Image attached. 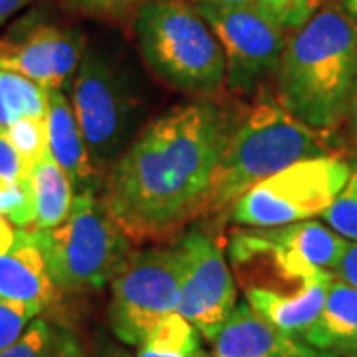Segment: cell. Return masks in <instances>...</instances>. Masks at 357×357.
Here are the masks:
<instances>
[{
  "instance_id": "obj_22",
  "label": "cell",
  "mask_w": 357,
  "mask_h": 357,
  "mask_svg": "<svg viewBox=\"0 0 357 357\" xmlns=\"http://www.w3.org/2000/svg\"><path fill=\"white\" fill-rule=\"evenodd\" d=\"M321 218L337 234L357 243V161L349 165V177L344 189L321 213Z\"/></svg>"
},
{
  "instance_id": "obj_21",
  "label": "cell",
  "mask_w": 357,
  "mask_h": 357,
  "mask_svg": "<svg viewBox=\"0 0 357 357\" xmlns=\"http://www.w3.org/2000/svg\"><path fill=\"white\" fill-rule=\"evenodd\" d=\"M6 133L18 155L22 157L28 171H32V167L36 165L44 155L50 153L46 117H22L14 121L13 126L6 129Z\"/></svg>"
},
{
  "instance_id": "obj_20",
  "label": "cell",
  "mask_w": 357,
  "mask_h": 357,
  "mask_svg": "<svg viewBox=\"0 0 357 357\" xmlns=\"http://www.w3.org/2000/svg\"><path fill=\"white\" fill-rule=\"evenodd\" d=\"M199 349V332L189 319L173 312L161 319L139 344L137 357H192Z\"/></svg>"
},
{
  "instance_id": "obj_31",
  "label": "cell",
  "mask_w": 357,
  "mask_h": 357,
  "mask_svg": "<svg viewBox=\"0 0 357 357\" xmlns=\"http://www.w3.org/2000/svg\"><path fill=\"white\" fill-rule=\"evenodd\" d=\"M32 2L36 0H0V24L6 22L16 13H20L22 8L30 6Z\"/></svg>"
},
{
  "instance_id": "obj_16",
  "label": "cell",
  "mask_w": 357,
  "mask_h": 357,
  "mask_svg": "<svg viewBox=\"0 0 357 357\" xmlns=\"http://www.w3.org/2000/svg\"><path fill=\"white\" fill-rule=\"evenodd\" d=\"M278 244L288 262L304 276H316L319 272H333L349 246L347 238L318 220H300L264 229Z\"/></svg>"
},
{
  "instance_id": "obj_17",
  "label": "cell",
  "mask_w": 357,
  "mask_h": 357,
  "mask_svg": "<svg viewBox=\"0 0 357 357\" xmlns=\"http://www.w3.org/2000/svg\"><path fill=\"white\" fill-rule=\"evenodd\" d=\"M304 342L340 357L357 351V288L333 278L324 310L304 333Z\"/></svg>"
},
{
  "instance_id": "obj_34",
  "label": "cell",
  "mask_w": 357,
  "mask_h": 357,
  "mask_svg": "<svg viewBox=\"0 0 357 357\" xmlns=\"http://www.w3.org/2000/svg\"><path fill=\"white\" fill-rule=\"evenodd\" d=\"M349 117H351V128H354V133H356V139H357V82H356V89H354V98H351Z\"/></svg>"
},
{
  "instance_id": "obj_28",
  "label": "cell",
  "mask_w": 357,
  "mask_h": 357,
  "mask_svg": "<svg viewBox=\"0 0 357 357\" xmlns=\"http://www.w3.org/2000/svg\"><path fill=\"white\" fill-rule=\"evenodd\" d=\"M56 357H129L123 349L115 347L112 344H102L98 347H86L79 344L74 335L60 333L58 340V354Z\"/></svg>"
},
{
  "instance_id": "obj_3",
  "label": "cell",
  "mask_w": 357,
  "mask_h": 357,
  "mask_svg": "<svg viewBox=\"0 0 357 357\" xmlns=\"http://www.w3.org/2000/svg\"><path fill=\"white\" fill-rule=\"evenodd\" d=\"M328 153L318 131L296 119L272 96H262L243 119H236L220 155L204 215L225 217L244 192L298 161Z\"/></svg>"
},
{
  "instance_id": "obj_14",
  "label": "cell",
  "mask_w": 357,
  "mask_h": 357,
  "mask_svg": "<svg viewBox=\"0 0 357 357\" xmlns=\"http://www.w3.org/2000/svg\"><path fill=\"white\" fill-rule=\"evenodd\" d=\"M333 278V272H321L292 292L278 294L250 288L244 290V296L250 307L266 319L268 324H272L284 333L304 340V333L312 328V324L324 310L326 296Z\"/></svg>"
},
{
  "instance_id": "obj_24",
  "label": "cell",
  "mask_w": 357,
  "mask_h": 357,
  "mask_svg": "<svg viewBox=\"0 0 357 357\" xmlns=\"http://www.w3.org/2000/svg\"><path fill=\"white\" fill-rule=\"evenodd\" d=\"M60 333L52 330L44 319L36 318L10 347L0 351V357H56Z\"/></svg>"
},
{
  "instance_id": "obj_26",
  "label": "cell",
  "mask_w": 357,
  "mask_h": 357,
  "mask_svg": "<svg viewBox=\"0 0 357 357\" xmlns=\"http://www.w3.org/2000/svg\"><path fill=\"white\" fill-rule=\"evenodd\" d=\"M147 0H66V4L77 14L98 20H128L135 18V14Z\"/></svg>"
},
{
  "instance_id": "obj_18",
  "label": "cell",
  "mask_w": 357,
  "mask_h": 357,
  "mask_svg": "<svg viewBox=\"0 0 357 357\" xmlns=\"http://www.w3.org/2000/svg\"><path fill=\"white\" fill-rule=\"evenodd\" d=\"M36 218L32 230H48L64 222L74 203V187L66 171L50 153L44 155L30 171Z\"/></svg>"
},
{
  "instance_id": "obj_5",
  "label": "cell",
  "mask_w": 357,
  "mask_h": 357,
  "mask_svg": "<svg viewBox=\"0 0 357 357\" xmlns=\"http://www.w3.org/2000/svg\"><path fill=\"white\" fill-rule=\"evenodd\" d=\"M72 107L96 169L114 167L139 133L143 86L112 48H86L72 84Z\"/></svg>"
},
{
  "instance_id": "obj_4",
  "label": "cell",
  "mask_w": 357,
  "mask_h": 357,
  "mask_svg": "<svg viewBox=\"0 0 357 357\" xmlns=\"http://www.w3.org/2000/svg\"><path fill=\"white\" fill-rule=\"evenodd\" d=\"M145 64L187 96H213L227 79V58L213 28L183 0H147L133 18Z\"/></svg>"
},
{
  "instance_id": "obj_19",
  "label": "cell",
  "mask_w": 357,
  "mask_h": 357,
  "mask_svg": "<svg viewBox=\"0 0 357 357\" xmlns=\"http://www.w3.org/2000/svg\"><path fill=\"white\" fill-rule=\"evenodd\" d=\"M48 91L20 72L0 66V129L22 117H46Z\"/></svg>"
},
{
  "instance_id": "obj_12",
  "label": "cell",
  "mask_w": 357,
  "mask_h": 357,
  "mask_svg": "<svg viewBox=\"0 0 357 357\" xmlns=\"http://www.w3.org/2000/svg\"><path fill=\"white\" fill-rule=\"evenodd\" d=\"M213 354L215 357H340L274 328L246 300L232 310L213 340Z\"/></svg>"
},
{
  "instance_id": "obj_9",
  "label": "cell",
  "mask_w": 357,
  "mask_h": 357,
  "mask_svg": "<svg viewBox=\"0 0 357 357\" xmlns=\"http://www.w3.org/2000/svg\"><path fill=\"white\" fill-rule=\"evenodd\" d=\"M213 28L227 58V82L238 93H252L268 76H276L286 48V26L256 4L215 6L195 2Z\"/></svg>"
},
{
  "instance_id": "obj_1",
  "label": "cell",
  "mask_w": 357,
  "mask_h": 357,
  "mask_svg": "<svg viewBox=\"0 0 357 357\" xmlns=\"http://www.w3.org/2000/svg\"><path fill=\"white\" fill-rule=\"evenodd\" d=\"M236 119L211 102L159 115L112 167L103 203L131 238H159L201 215Z\"/></svg>"
},
{
  "instance_id": "obj_27",
  "label": "cell",
  "mask_w": 357,
  "mask_h": 357,
  "mask_svg": "<svg viewBox=\"0 0 357 357\" xmlns=\"http://www.w3.org/2000/svg\"><path fill=\"white\" fill-rule=\"evenodd\" d=\"M318 4L319 0H256V6H260L286 28L304 24L307 18L314 16Z\"/></svg>"
},
{
  "instance_id": "obj_7",
  "label": "cell",
  "mask_w": 357,
  "mask_h": 357,
  "mask_svg": "<svg viewBox=\"0 0 357 357\" xmlns=\"http://www.w3.org/2000/svg\"><path fill=\"white\" fill-rule=\"evenodd\" d=\"M349 177V163L321 155L260 181L232 204L229 218L250 229H272L316 217L333 203Z\"/></svg>"
},
{
  "instance_id": "obj_6",
  "label": "cell",
  "mask_w": 357,
  "mask_h": 357,
  "mask_svg": "<svg viewBox=\"0 0 357 357\" xmlns=\"http://www.w3.org/2000/svg\"><path fill=\"white\" fill-rule=\"evenodd\" d=\"M32 232L54 286L66 292L102 288L133 255L129 234L96 195H76L64 222Z\"/></svg>"
},
{
  "instance_id": "obj_15",
  "label": "cell",
  "mask_w": 357,
  "mask_h": 357,
  "mask_svg": "<svg viewBox=\"0 0 357 357\" xmlns=\"http://www.w3.org/2000/svg\"><path fill=\"white\" fill-rule=\"evenodd\" d=\"M54 282L32 230L20 229L13 246L0 255V298L42 310L54 298Z\"/></svg>"
},
{
  "instance_id": "obj_36",
  "label": "cell",
  "mask_w": 357,
  "mask_h": 357,
  "mask_svg": "<svg viewBox=\"0 0 357 357\" xmlns=\"http://www.w3.org/2000/svg\"><path fill=\"white\" fill-rule=\"evenodd\" d=\"M347 357H357V351H354V354H351V356H347Z\"/></svg>"
},
{
  "instance_id": "obj_2",
  "label": "cell",
  "mask_w": 357,
  "mask_h": 357,
  "mask_svg": "<svg viewBox=\"0 0 357 357\" xmlns=\"http://www.w3.org/2000/svg\"><path fill=\"white\" fill-rule=\"evenodd\" d=\"M357 82V18L344 6L316 10L286 42L278 102L304 126L328 133L349 115Z\"/></svg>"
},
{
  "instance_id": "obj_25",
  "label": "cell",
  "mask_w": 357,
  "mask_h": 357,
  "mask_svg": "<svg viewBox=\"0 0 357 357\" xmlns=\"http://www.w3.org/2000/svg\"><path fill=\"white\" fill-rule=\"evenodd\" d=\"M42 307L0 298V351H4L26 332Z\"/></svg>"
},
{
  "instance_id": "obj_23",
  "label": "cell",
  "mask_w": 357,
  "mask_h": 357,
  "mask_svg": "<svg viewBox=\"0 0 357 357\" xmlns=\"http://www.w3.org/2000/svg\"><path fill=\"white\" fill-rule=\"evenodd\" d=\"M0 217L8 218L20 229L34 225L36 206L30 177L20 181H2L0 178Z\"/></svg>"
},
{
  "instance_id": "obj_30",
  "label": "cell",
  "mask_w": 357,
  "mask_h": 357,
  "mask_svg": "<svg viewBox=\"0 0 357 357\" xmlns=\"http://www.w3.org/2000/svg\"><path fill=\"white\" fill-rule=\"evenodd\" d=\"M335 278L357 288V243H349V246L345 248L344 256L337 264V270H335Z\"/></svg>"
},
{
  "instance_id": "obj_33",
  "label": "cell",
  "mask_w": 357,
  "mask_h": 357,
  "mask_svg": "<svg viewBox=\"0 0 357 357\" xmlns=\"http://www.w3.org/2000/svg\"><path fill=\"white\" fill-rule=\"evenodd\" d=\"M201 4H215V6H243V4H256V0H197Z\"/></svg>"
},
{
  "instance_id": "obj_11",
  "label": "cell",
  "mask_w": 357,
  "mask_h": 357,
  "mask_svg": "<svg viewBox=\"0 0 357 357\" xmlns=\"http://www.w3.org/2000/svg\"><path fill=\"white\" fill-rule=\"evenodd\" d=\"M86 48L77 28L36 24L18 42H0V66L20 72L46 91H64L74 84Z\"/></svg>"
},
{
  "instance_id": "obj_8",
  "label": "cell",
  "mask_w": 357,
  "mask_h": 357,
  "mask_svg": "<svg viewBox=\"0 0 357 357\" xmlns=\"http://www.w3.org/2000/svg\"><path fill=\"white\" fill-rule=\"evenodd\" d=\"M178 250L147 248L133 252L112 280L109 328L126 345H139L178 304Z\"/></svg>"
},
{
  "instance_id": "obj_29",
  "label": "cell",
  "mask_w": 357,
  "mask_h": 357,
  "mask_svg": "<svg viewBox=\"0 0 357 357\" xmlns=\"http://www.w3.org/2000/svg\"><path fill=\"white\" fill-rule=\"evenodd\" d=\"M30 177L22 157L18 155L6 129H0V178L2 181H20Z\"/></svg>"
},
{
  "instance_id": "obj_13",
  "label": "cell",
  "mask_w": 357,
  "mask_h": 357,
  "mask_svg": "<svg viewBox=\"0 0 357 357\" xmlns=\"http://www.w3.org/2000/svg\"><path fill=\"white\" fill-rule=\"evenodd\" d=\"M46 126L50 155L70 177L76 195H96L100 171L89 157L72 102L60 89L48 91Z\"/></svg>"
},
{
  "instance_id": "obj_10",
  "label": "cell",
  "mask_w": 357,
  "mask_h": 357,
  "mask_svg": "<svg viewBox=\"0 0 357 357\" xmlns=\"http://www.w3.org/2000/svg\"><path fill=\"white\" fill-rule=\"evenodd\" d=\"M177 314L213 342L236 307V288L222 246L204 229H192L177 244Z\"/></svg>"
},
{
  "instance_id": "obj_37",
  "label": "cell",
  "mask_w": 357,
  "mask_h": 357,
  "mask_svg": "<svg viewBox=\"0 0 357 357\" xmlns=\"http://www.w3.org/2000/svg\"><path fill=\"white\" fill-rule=\"evenodd\" d=\"M199 357H204V356H199Z\"/></svg>"
},
{
  "instance_id": "obj_32",
  "label": "cell",
  "mask_w": 357,
  "mask_h": 357,
  "mask_svg": "<svg viewBox=\"0 0 357 357\" xmlns=\"http://www.w3.org/2000/svg\"><path fill=\"white\" fill-rule=\"evenodd\" d=\"M16 232L18 230H14L10 227V220L8 218L0 217V255L6 252L13 246L14 238H16Z\"/></svg>"
},
{
  "instance_id": "obj_35",
  "label": "cell",
  "mask_w": 357,
  "mask_h": 357,
  "mask_svg": "<svg viewBox=\"0 0 357 357\" xmlns=\"http://www.w3.org/2000/svg\"><path fill=\"white\" fill-rule=\"evenodd\" d=\"M342 6L345 8V13H349L354 18H357V0H342Z\"/></svg>"
}]
</instances>
